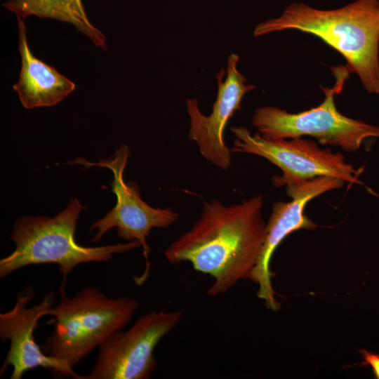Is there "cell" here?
<instances>
[{
  "instance_id": "5",
  "label": "cell",
  "mask_w": 379,
  "mask_h": 379,
  "mask_svg": "<svg viewBox=\"0 0 379 379\" xmlns=\"http://www.w3.org/2000/svg\"><path fill=\"white\" fill-rule=\"evenodd\" d=\"M341 67L335 70V86L322 88L325 98L318 106L298 113L273 106L260 107L252 116L253 126L268 139L310 136L321 145L338 147L349 152L359 150L368 138H379V126L350 118L338 110L334 96L341 92L350 73L346 67Z\"/></svg>"
},
{
  "instance_id": "7",
  "label": "cell",
  "mask_w": 379,
  "mask_h": 379,
  "mask_svg": "<svg viewBox=\"0 0 379 379\" xmlns=\"http://www.w3.org/2000/svg\"><path fill=\"white\" fill-rule=\"evenodd\" d=\"M234 135L232 152L257 155L277 166L278 180H307L317 177L338 178L350 185H361V171L348 163L339 152L322 148L317 142L302 138L272 140L244 126L231 128Z\"/></svg>"
},
{
  "instance_id": "12",
  "label": "cell",
  "mask_w": 379,
  "mask_h": 379,
  "mask_svg": "<svg viewBox=\"0 0 379 379\" xmlns=\"http://www.w3.org/2000/svg\"><path fill=\"white\" fill-rule=\"evenodd\" d=\"M22 67L13 88L26 109L53 106L76 88L75 84L53 67L36 58L29 49L24 20L17 16Z\"/></svg>"
},
{
  "instance_id": "13",
  "label": "cell",
  "mask_w": 379,
  "mask_h": 379,
  "mask_svg": "<svg viewBox=\"0 0 379 379\" xmlns=\"http://www.w3.org/2000/svg\"><path fill=\"white\" fill-rule=\"evenodd\" d=\"M2 6L23 20L35 15L70 23L97 47L107 48L105 36L90 22L82 0H8Z\"/></svg>"
},
{
  "instance_id": "9",
  "label": "cell",
  "mask_w": 379,
  "mask_h": 379,
  "mask_svg": "<svg viewBox=\"0 0 379 379\" xmlns=\"http://www.w3.org/2000/svg\"><path fill=\"white\" fill-rule=\"evenodd\" d=\"M272 180L274 185L286 187L291 200L278 201L272 205L267 222L265 240L249 279L258 286V298L264 300L268 309L276 311L279 310V304L275 298L270 270L271 259L274 251L284 239L293 232L315 230L317 227L316 223L305 214L306 205L325 192L341 188L345 182L331 177H317L307 180Z\"/></svg>"
},
{
  "instance_id": "4",
  "label": "cell",
  "mask_w": 379,
  "mask_h": 379,
  "mask_svg": "<svg viewBox=\"0 0 379 379\" xmlns=\"http://www.w3.org/2000/svg\"><path fill=\"white\" fill-rule=\"evenodd\" d=\"M59 289L60 301L48 310L55 328L41 346L43 352L74 368L115 331L128 325L140 306L133 298H109L95 287L86 286L72 297Z\"/></svg>"
},
{
  "instance_id": "3",
  "label": "cell",
  "mask_w": 379,
  "mask_h": 379,
  "mask_svg": "<svg viewBox=\"0 0 379 379\" xmlns=\"http://www.w3.org/2000/svg\"><path fill=\"white\" fill-rule=\"evenodd\" d=\"M84 208L77 198L55 216H24L18 218L10 239L15 250L0 260V277L4 278L22 267L41 264H57L66 279L73 269L83 263L111 260L115 253H123L141 247L138 241L96 247L79 245L74 237L77 222Z\"/></svg>"
},
{
  "instance_id": "1",
  "label": "cell",
  "mask_w": 379,
  "mask_h": 379,
  "mask_svg": "<svg viewBox=\"0 0 379 379\" xmlns=\"http://www.w3.org/2000/svg\"><path fill=\"white\" fill-rule=\"evenodd\" d=\"M262 194L226 205L217 199L204 201L200 217L174 240L164 255L170 264L189 262L213 282L207 294L214 297L248 279L266 234Z\"/></svg>"
},
{
  "instance_id": "8",
  "label": "cell",
  "mask_w": 379,
  "mask_h": 379,
  "mask_svg": "<svg viewBox=\"0 0 379 379\" xmlns=\"http://www.w3.org/2000/svg\"><path fill=\"white\" fill-rule=\"evenodd\" d=\"M181 311L149 312L127 331L119 330L98 347L97 360L81 379H148L157 360L154 351L180 322Z\"/></svg>"
},
{
  "instance_id": "14",
  "label": "cell",
  "mask_w": 379,
  "mask_h": 379,
  "mask_svg": "<svg viewBox=\"0 0 379 379\" xmlns=\"http://www.w3.org/2000/svg\"><path fill=\"white\" fill-rule=\"evenodd\" d=\"M363 361L362 365L369 366L376 378L379 379V354L366 350L360 351Z\"/></svg>"
},
{
  "instance_id": "10",
  "label": "cell",
  "mask_w": 379,
  "mask_h": 379,
  "mask_svg": "<svg viewBox=\"0 0 379 379\" xmlns=\"http://www.w3.org/2000/svg\"><path fill=\"white\" fill-rule=\"evenodd\" d=\"M31 286L20 292L14 307L0 314V338L4 343L10 341V347L1 368V374L8 366L13 367L11 379H20L24 373L42 367L52 373L74 379H81L67 362L45 354L34 338V331L41 317L56 303L54 292L46 293L41 302L32 307L29 302L34 298Z\"/></svg>"
},
{
  "instance_id": "11",
  "label": "cell",
  "mask_w": 379,
  "mask_h": 379,
  "mask_svg": "<svg viewBox=\"0 0 379 379\" xmlns=\"http://www.w3.org/2000/svg\"><path fill=\"white\" fill-rule=\"evenodd\" d=\"M239 61L237 54H231L225 79H223L225 69L217 74V97L209 115L201 112L196 98L186 101L190 117L188 138L195 142L199 152L208 162L225 171L230 168L232 161V151L224 138L226 125L234 113L241 109L244 96L256 88L247 84L246 77L238 71Z\"/></svg>"
},
{
  "instance_id": "6",
  "label": "cell",
  "mask_w": 379,
  "mask_h": 379,
  "mask_svg": "<svg viewBox=\"0 0 379 379\" xmlns=\"http://www.w3.org/2000/svg\"><path fill=\"white\" fill-rule=\"evenodd\" d=\"M131 149L127 145H121L114 155L98 162H91L79 157L71 164H79L85 167L99 166L109 168L113 173L111 183L112 192L117 197L114 207L103 218L95 221L89 232L96 230L91 239L98 242L109 230L116 227L118 236L127 241H138L143 249L146 260L145 269L142 275L135 277L137 285H142L149 274V255L150 248L147 244L152 228H166L175 223L179 215L171 208H154L145 202L140 197L138 185L133 182H126L124 172L126 167Z\"/></svg>"
},
{
  "instance_id": "2",
  "label": "cell",
  "mask_w": 379,
  "mask_h": 379,
  "mask_svg": "<svg viewBox=\"0 0 379 379\" xmlns=\"http://www.w3.org/2000/svg\"><path fill=\"white\" fill-rule=\"evenodd\" d=\"M286 29L321 39L344 57L368 93L379 94V0H355L331 10L292 3L280 16L258 24L253 34Z\"/></svg>"
}]
</instances>
